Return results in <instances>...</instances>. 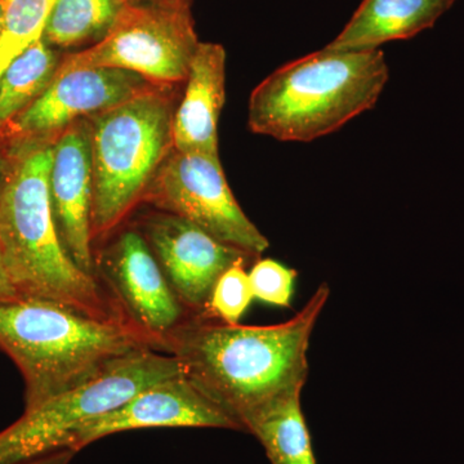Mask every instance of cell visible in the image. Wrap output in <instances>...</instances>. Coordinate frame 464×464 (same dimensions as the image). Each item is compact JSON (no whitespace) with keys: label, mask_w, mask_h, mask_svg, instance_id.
Returning a JSON list of instances; mask_svg holds the SVG:
<instances>
[{"label":"cell","mask_w":464,"mask_h":464,"mask_svg":"<svg viewBox=\"0 0 464 464\" xmlns=\"http://www.w3.org/2000/svg\"><path fill=\"white\" fill-rule=\"evenodd\" d=\"M329 295L328 284H320L298 314L274 325L191 317L168 338L166 353L246 431L266 409L302 393L311 334Z\"/></svg>","instance_id":"1"},{"label":"cell","mask_w":464,"mask_h":464,"mask_svg":"<svg viewBox=\"0 0 464 464\" xmlns=\"http://www.w3.org/2000/svg\"><path fill=\"white\" fill-rule=\"evenodd\" d=\"M52 139L16 140L0 179V252L20 297L48 299L94 317L130 320L94 275L67 255L50 192Z\"/></svg>","instance_id":"2"},{"label":"cell","mask_w":464,"mask_h":464,"mask_svg":"<svg viewBox=\"0 0 464 464\" xmlns=\"http://www.w3.org/2000/svg\"><path fill=\"white\" fill-rule=\"evenodd\" d=\"M0 348L24 375L26 409L90 381L123 357L159 350L127 320L100 319L30 297L0 301Z\"/></svg>","instance_id":"3"},{"label":"cell","mask_w":464,"mask_h":464,"mask_svg":"<svg viewBox=\"0 0 464 464\" xmlns=\"http://www.w3.org/2000/svg\"><path fill=\"white\" fill-rule=\"evenodd\" d=\"M389 76L381 50L324 47L275 70L255 88L249 130L279 141H314L373 109Z\"/></svg>","instance_id":"4"},{"label":"cell","mask_w":464,"mask_h":464,"mask_svg":"<svg viewBox=\"0 0 464 464\" xmlns=\"http://www.w3.org/2000/svg\"><path fill=\"white\" fill-rule=\"evenodd\" d=\"M169 90L152 85L88 119L93 169V239L118 227L143 201L172 152L174 108Z\"/></svg>","instance_id":"5"},{"label":"cell","mask_w":464,"mask_h":464,"mask_svg":"<svg viewBox=\"0 0 464 464\" xmlns=\"http://www.w3.org/2000/svg\"><path fill=\"white\" fill-rule=\"evenodd\" d=\"M182 373L179 357L164 351L148 348L123 357L90 381L26 409L16 423L0 432V464H23L72 450L76 433L92 420L150 384Z\"/></svg>","instance_id":"6"},{"label":"cell","mask_w":464,"mask_h":464,"mask_svg":"<svg viewBox=\"0 0 464 464\" xmlns=\"http://www.w3.org/2000/svg\"><path fill=\"white\" fill-rule=\"evenodd\" d=\"M199 43L191 0L124 3L108 34L87 50L63 57L56 75L114 67L170 88L188 78Z\"/></svg>","instance_id":"7"},{"label":"cell","mask_w":464,"mask_h":464,"mask_svg":"<svg viewBox=\"0 0 464 464\" xmlns=\"http://www.w3.org/2000/svg\"><path fill=\"white\" fill-rule=\"evenodd\" d=\"M143 201L188 219L217 240L253 257L270 246L232 194L219 158L172 150Z\"/></svg>","instance_id":"8"},{"label":"cell","mask_w":464,"mask_h":464,"mask_svg":"<svg viewBox=\"0 0 464 464\" xmlns=\"http://www.w3.org/2000/svg\"><path fill=\"white\" fill-rule=\"evenodd\" d=\"M103 274L127 319L164 353L168 338L195 317L177 297L148 241L137 230L121 232L106 250Z\"/></svg>","instance_id":"9"},{"label":"cell","mask_w":464,"mask_h":464,"mask_svg":"<svg viewBox=\"0 0 464 464\" xmlns=\"http://www.w3.org/2000/svg\"><path fill=\"white\" fill-rule=\"evenodd\" d=\"M145 239L177 297L195 317H207L212 290L226 270L257 259L172 213L149 218Z\"/></svg>","instance_id":"10"},{"label":"cell","mask_w":464,"mask_h":464,"mask_svg":"<svg viewBox=\"0 0 464 464\" xmlns=\"http://www.w3.org/2000/svg\"><path fill=\"white\" fill-rule=\"evenodd\" d=\"M151 87L142 76L114 67H92L54 75L50 87L9 124L5 136L52 139L75 121L115 108Z\"/></svg>","instance_id":"11"},{"label":"cell","mask_w":464,"mask_h":464,"mask_svg":"<svg viewBox=\"0 0 464 464\" xmlns=\"http://www.w3.org/2000/svg\"><path fill=\"white\" fill-rule=\"evenodd\" d=\"M146 429H222L243 431L239 423L208 398L185 373L150 384L114 411L84 426L72 440L75 453L115 433Z\"/></svg>","instance_id":"12"},{"label":"cell","mask_w":464,"mask_h":464,"mask_svg":"<svg viewBox=\"0 0 464 464\" xmlns=\"http://www.w3.org/2000/svg\"><path fill=\"white\" fill-rule=\"evenodd\" d=\"M50 192L54 222L63 248L79 268L94 275L93 169L88 119L69 125L54 139Z\"/></svg>","instance_id":"13"},{"label":"cell","mask_w":464,"mask_h":464,"mask_svg":"<svg viewBox=\"0 0 464 464\" xmlns=\"http://www.w3.org/2000/svg\"><path fill=\"white\" fill-rule=\"evenodd\" d=\"M185 82V96L173 116V149L219 158L218 121L226 100L225 48L200 42Z\"/></svg>","instance_id":"14"},{"label":"cell","mask_w":464,"mask_h":464,"mask_svg":"<svg viewBox=\"0 0 464 464\" xmlns=\"http://www.w3.org/2000/svg\"><path fill=\"white\" fill-rule=\"evenodd\" d=\"M457 0H362L343 30L328 45L334 51L380 50L413 38L435 25Z\"/></svg>","instance_id":"15"},{"label":"cell","mask_w":464,"mask_h":464,"mask_svg":"<svg viewBox=\"0 0 464 464\" xmlns=\"http://www.w3.org/2000/svg\"><path fill=\"white\" fill-rule=\"evenodd\" d=\"M301 395L270 406L246 424V431L261 442L271 464H317Z\"/></svg>","instance_id":"16"},{"label":"cell","mask_w":464,"mask_h":464,"mask_svg":"<svg viewBox=\"0 0 464 464\" xmlns=\"http://www.w3.org/2000/svg\"><path fill=\"white\" fill-rule=\"evenodd\" d=\"M60 57L44 39L36 42L0 75V137L9 124L50 87Z\"/></svg>","instance_id":"17"},{"label":"cell","mask_w":464,"mask_h":464,"mask_svg":"<svg viewBox=\"0 0 464 464\" xmlns=\"http://www.w3.org/2000/svg\"><path fill=\"white\" fill-rule=\"evenodd\" d=\"M121 7V0H56L43 39L58 48L100 42Z\"/></svg>","instance_id":"18"},{"label":"cell","mask_w":464,"mask_h":464,"mask_svg":"<svg viewBox=\"0 0 464 464\" xmlns=\"http://www.w3.org/2000/svg\"><path fill=\"white\" fill-rule=\"evenodd\" d=\"M56 0H3L0 75L12 61L43 39Z\"/></svg>","instance_id":"19"},{"label":"cell","mask_w":464,"mask_h":464,"mask_svg":"<svg viewBox=\"0 0 464 464\" xmlns=\"http://www.w3.org/2000/svg\"><path fill=\"white\" fill-rule=\"evenodd\" d=\"M246 266L244 262L234 265L217 280L208 304V319L239 324L255 299Z\"/></svg>","instance_id":"20"},{"label":"cell","mask_w":464,"mask_h":464,"mask_svg":"<svg viewBox=\"0 0 464 464\" xmlns=\"http://www.w3.org/2000/svg\"><path fill=\"white\" fill-rule=\"evenodd\" d=\"M248 275L253 297L274 306L290 307L297 271L265 258L257 259Z\"/></svg>","instance_id":"21"},{"label":"cell","mask_w":464,"mask_h":464,"mask_svg":"<svg viewBox=\"0 0 464 464\" xmlns=\"http://www.w3.org/2000/svg\"><path fill=\"white\" fill-rule=\"evenodd\" d=\"M20 297L11 277L7 273L5 262H3L2 252H0V301H9Z\"/></svg>","instance_id":"22"},{"label":"cell","mask_w":464,"mask_h":464,"mask_svg":"<svg viewBox=\"0 0 464 464\" xmlns=\"http://www.w3.org/2000/svg\"><path fill=\"white\" fill-rule=\"evenodd\" d=\"M74 454L75 451L66 449V450H60L56 451V453L47 454V456L36 458V459L29 460V462L23 464H69L72 462Z\"/></svg>","instance_id":"23"},{"label":"cell","mask_w":464,"mask_h":464,"mask_svg":"<svg viewBox=\"0 0 464 464\" xmlns=\"http://www.w3.org/2000/svg\"><path fill=\"white\" fill-rule=\"evenodd\" d=\"M8 161V150L5 151V150L0 149V179H2L3 173H5V167H7Z\"/></svg>","instance_id":"24"},{"label":"cell","mask_w":464,"mask_h":464,"mask_svg":"<svg viewBox=\"0 0 464 464\" xmlns=\"http://www.w3.org/2000/svg\"><path fill=\"white\" fill-rule=\"evenodd\" d=\"M3 14V0H0V20H2Z\"/></svg>","instance_id":"25"},{"label":"cell","mask_w":464,"mask_h":464,"mask_svg":"<svg viewBox=\"0 0 464 464\" xmlns=\"http://www.w3.org/2000/svg\"><path fill=\"white\" fill-rule=\"evenodd\" d=\"M121 3H130V2H140V0H121Z\"/></svg>","instance_id":"26"}]
</instances>
